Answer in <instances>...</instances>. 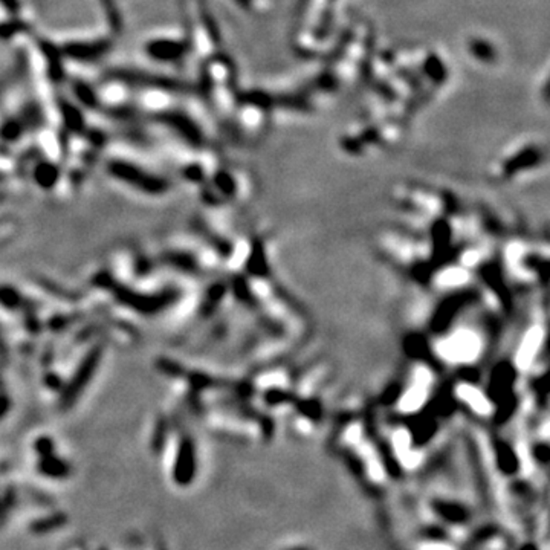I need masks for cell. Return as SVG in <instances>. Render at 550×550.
<instances>
[{"mask_svg":"<svg viewBox=\"0 0 550 550\" xmlns=\"http://www.w3.org/2000/svg\"><path fill=\"white\" fill-rule=\"evenodd\" d=\"M547 146L540 140H525L510 146L490 167L499 179H514L520 174L541 170L546 166Z\"/></svg>","mask_w":550,"mask_h":550,"instance_id":"cell-1","label":"cell"},{"mask_svg":"<svg viewBox=\"0 0 550 550\" xmlns=\"http://www.w3.org/2000/svg\"><path fill=\"white\" fill-rule=\"evenodd\" d=\"M468 51L474 60H479L480 63L490 64L499 60V51L489 38L484 37H474L471 38L468 43Z\"/></svg>","mask_w":550,"mask_h":550,"instance_id":"cell-2","label":"cell"}]
</instances>
